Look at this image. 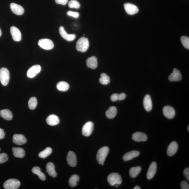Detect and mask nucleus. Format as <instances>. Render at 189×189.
<instances>
[{
	"label": "nucleus",
	"instance_id": "1",
	"mask_svg": "<svg viewBox=\"0 0 189 189\" xmlns=\"http://www.w3.org/2000/svg\"><path fill=\"white\" fill-rule=\"evenodd\" d=\"M89 46L88 40L84 37L81 38L77 41L76 49L77 51L82 52H86L89 48Z\"/></svg>",
	"mask_w": 189,
	"mask_h": 189
},
{
	"label": "nucleus",
	"instance_id": "2",
	"mask_svg": "<svg viewBox=\"0 0 189 189\" xmlns=\"http://www.w3.org/2000/svg\"><path fill=\"white\" fill-rule=\"evenodd\" d=\"M109 149L107 146L100 148L97 153L96 158L99 164L103 165L106 157L109 153Z\"/></svg>",
	"mask_w": 189,
	"mask_h": 189
},
{
	"label": "nucleus",
	"instance_id": "3",
	"mask_svg": "<svg viewBox=\"0 0 189 189\" xmlns=\"http://www.w3.org/2000/svg\"><path fill=\"white\" fill-rule=\"evenodd\" d=\"M108 182L112 186L120 185L122 183V178L118 173H113L110 174L107 178Z\"/></svg>",
	"mask_w": 189,
	"mask_h": 189
},
{
	"label": "nucleus",
	"instance_id": "4",
	"mask_svg": "<svg viewBox=\"0 0 189 189\" xmlns=\"http://www.w3.org/2000/svg\"><path fill=\"white\" fill-rule=\"evenodd\" d=\"M10 78V73L8 69L5 68L0 69V81L3 86L8 85Z\"/></svg>",
	"mask_w": 189,
	"mask_h": 189
},
{
	"label": "nucleus",
	"instance_id": "5",
	"mask_svg": "<svg viewBox=\"0 0 189 189\" xmlns=\"http://www.w3.org/2000/svg\"><path fill=\"white\" fill-rule=\"evenodd\" d=\"M21 182L16 179H10L5 181L3 187L5 189H16L19 188Z\"/></svg>",
	"mask_w": 189,
	"mask_h": 189
},
{
	"label": "nucleus",
	"instance_id": "6",
	"mask_svg": "<svg viewBox=\"0 0 189 189\" xmlns=\"http://www.w3.org/2000/svg\"><path fill=\"white\" fill-rule=\"evenodd\" d=\"M38 44L41 48L49 50L52 49L54 47V44L52 40L48 39H43L39 41Z\"/></svg>",
	"mask_w": 189,
	"mask_h": 189
},
{
	"label": "nucleus",
	"instance_id": "7",
	"mask_svg": "<svg viewBox=\"0 0 189 189\" xmlns=\"http://www.w3.org/2000/svg\"><path fill=\"white\" fill-rule=\"evenodd\" d=\"M94 128V124L92 122H88L85 124L82 128V133L84 136L88 137L91 135Z\"/></svg>",
	"mask_w": 189,
	"mask_h": 189
},
{
	"label": "nucleus",
	"instance_id": "8",
	"mask_svg": "<svg viewBox=\"0 0 189 189\" xmlns=\"http://www.w3.org/2000/svg\"><path fill=\"white\" fill-rule=\"evenodd\" d=\"M41 71V67L39 65L32 66L27 71V76L29 78H34L40 73Z\"/></svg>",
	"mask_w": 189,
	"mask_h": 189
},
{
	"label": "nucleus",
	"instance_id": "9",
	"mask_svg": "<svg viewBox=\"0 0 189 189\" xmlns=\"http://www.w3.org/2000/svg\"><path fill=\"white\" fill-rule=\"evenodd\" d=\"M124 8L126 13L130 15H134L139 11V9L138 7L135 5L131 3L125 4Z\"/></svg>",
	"mask_w": 189,
	"mask_h": 189
},
{
	"label": "nucleus",
	"instance_id": "10",
	"mask_svg": "<svg viewBox=\"0 0 189 189\" xmlns=\"http://www.w3.org/2000/svg\"><path fill=\"white\" fill-rule=\"evenodd\" d=\"M59 32L60 35L62 37L67 41H72L76 38V34H68L66 32L63 27H60L59 29Z\"/></svg>",
	"mask_w": 189,
	"mask_h": 189
},
{
	"label": "nucleus",
	"instance_id": "11",
	"mask_svg": "<svg viewBox=\"0 0 189 189\" xmlns=\"http://www.w3.org/2000/svg\"><path fill=\"white\" fill-rule=\"evenodd\" d=\"M163 113L165 117L170 119L173 118L175 115L174 108L168 106H165L163 108Z\"/></svg>",
	"mask_w": 189,
	"mask_h": 189
},
{
	"label": "nucleus",
	"instance_id": "12",
	"mask_svg": "<svg viewBox=\"0 0 189 189\" xmlns=\"http://www.w3.org/2000/svg\"><path fill=\"white\" fill-rule=\"evenodd\" d=\"M10 32L12 39L16 41H19L21 39V34L19 29L15 26H12L10 28Z\"/></svg>",
	"mask_w": 189,
	"mask_h": 189
},
{
	"label": "nucleus",
	"instance_id": "13",
	"mask_svg": "<svg viewBox=\"0 0 189 189\" xmlns=\"http://www.w3.org/2000/svg\"><path fill=\"white\" fill-rule=\"evenodd\" d=\"M67 160L70 166H76L77 165V158L76 154L73 151H69L67 157Z\"/></svg>",
	"mask_w": 189,
	"mask_h": 189
},
{
	"label": "nucleus",
	"instance_id": "14",
	"mask_svg": "<svg viewBox=\"0 0 189 189\" xmlns=\"http://www.w3.org/2000/svg\"><path fill=\"white\" fill-rule=\"evenodd\" d=\"M10 8L12 12L16 15H22L24 12V10L23 7L16 3H11Z\"/></svg>",
	"mask_w": 189,
	"mask_h": 189
},
{
	"label": "nucleus",
	"instance_id": "15",
	"mask_svg": "<svg viewBox=\"0 0 189 189\" xmlns=\"http://www.w3.org/2000/svg\"><path fill=\"white\" fill-rule=\"evenodd\" d=\"M170 81H180L182 79V76L180 71L178 69L174 68L173 73L170 75L168 78Z\"/></svg>",
	"mask_w": 189,
	"mask_h": 189
},
{
	"label": "nucleus",
	"instance_id": "16",
	"mask_svg": "<svg viewBox=\"0 0 189 189\" xmlns=\"http://www.w3.org/2000/svg\"><path fill=\"white\" fill-rule=\"evenodd\" d=\"M132 139L136 142H145L147 140L148 137L145 134L141 132H137L132 136Z\"/></svg>",
	"mask_w": 189,
	"mask_h": 189
},
{
	"label": "nucleus",
	"instance_id": "17",
	"mask_svg": "<svg viewBox=\"0 0 189 189\" xmlns=\"http://www.w3.org/2000/svg\"><path fill=\"white\" fill-rule=\"evenodd\" d=\"M157 170L156 163L155 162H152L150 165L147 173V178L148 179H151L153 177L156 172Z\"/></svg>",
	"mask_w": 189,
	"mask_h": 189
},
{
	"label": "nucleus",
	"instance_id": "18",
	"mask_svg": "<svg viewBox=\"0 0 189 189\" xmlns=\"http://www.w3.org/2000/svg\"><path fill=\"white\" fill-rule=\"evenodd\" d=\"M13 142L18 145H22L26 143L27 139L23 135L14 134L13 137Z\"/></svg>",
	"mask_w": 189,
	"mask_h": 189
},
{
	"label": "nucleus",
	"instance_id": "19",
	"mask_svg": "<svg viewBox=\"0 0 189 189\" xmlns=\"http://www.w3.org/2000/svg\"><path fill=\"white\" fill-rule=\"evenodd\" d=\"M87 66L92 69H95L98 67V59L96 57L92 56L87 58L86 60Z\"/></svg>",
	"mask_w": 189,
	"mask_h": 189
},
{
	"label": "nucleus",
	"instance_id": "20",
	"mask_svg": "<svg viewBox=\"0 0 189 189\" xmlns=\"http://www.w3.org/2000/svg\"><path fill=\"white\" fill-rule=\"evenodd\" d=\"M178 148L177 143L175 141H173L169 145L167 150V154L170 156H172L175 154L177 152Z\"/></svg>",
	"mask_w": 189,
	"mask_h": 189
},
{
	"label": "nucleus",
	"instance_id": "21",
	"mask_svg": "<svg viewBox=\"0 0 189 189\" xmlns=\"http://www.w3.org/2000/svg\"><path fill=\"white\" fill-rule=\"evenodd\" d=\"M143 104L144 107L146 111H151L152 108V103L151 96L149 95H146L145 96Z\"/></svg>",
	"mask_w": 189,
	"mask_h": 189
},
{
	"label": "nucleus",
	"instance_id": "22",
	"mask_svg": "<svg viewBox=\"0 0 189 189\" xmlns=\"http://www.w3.org/2000/svg\"><path fill=\"white\" fill-rule=\"evenodd\" d=\"M139 155L140 153L138 151H132L125 154L123 157V158L124 161H129L138 156Z\"/></svg>",
	"mask_w": 189,
	"mask_h": 189
},
{
	"label": "nucleus",
	"instance_id": "23",
	"mask_svg": "<svg viewBox=\"0 0 189 189\" xmlns=\"http://www.w3.org/2000/svg\"><path fill=\"white\" fill-rule=\"evenodd\" d=\"M46 122L49 126H55L59 124L60 120L57 116L52 114L47 117Z\"/></svg>",
	"mask_w": 189,
	"mask_h": 189
},
{
	"label": "nucleus",
	"instance_id": "24",
	"mask_svg": "<svg viewBox=\"0 0 189 189\" xmlns=\"http://www.w3.org/2000/svg\"><path fill=\"white\" fill-rule=\"evenodd\" d=\"M47 172L49 175L55 178L56 177L57 173L55 170V166L53 163L49 162L47 163L46 166Z\"/></svg>",
	"mask_w": 189,
	"mask_h": 189
},
{
	"label": "nucleus",
	"instance_id": "25",
	"mask_svg": "<svg viewBox=\"0 0 189 189\" xmlns=\"http://www.w3.org/2000/svg\"><path fill=\"white\" fill-rule=\"evenodd\" d=\"M13 153L14 157L23 158L25 155V152L23 148L14 147L12 148Z\"/></svg>",
	"mask_w": 189,
	"mask_h": 189
},
{
	"label": "nucleus",
	"instance_id": "26",
	"mask_svg": "<svg viewBox=\"0 0 189 189\" xmlns=\"http://www.w3.org/2000/svg\"><path fill=\"white\" fill-rule=\"evenodd\" d=\"M0 115L3 118L6 120H11L13 118L12 113L9 109L1 110L0 111Z\"/></svg>",
	"mask_w": 189,
	"mask_h": 189
},
{
	"label": "nucleus",
	"instance_id": "27",
	"mask_svg": "<svg viewBox=\"0 0 189 189\" xmlns=\"http://www.w3.org/2000/svg\"><path fill=\"white\" fill-rule=\"evenodd\" d=\"M117 113V108L114 106L110 107L106 111V115L108 118L113 119L116 116Z\"/></svg>",
	"mask_w": 189,
	"mask_h": 189
},
{
	"label": "nucleus",
	"instance_id": "28",
	"mask_svg": "<svg viewBox=\"0 0 189 189\" xmlns=\"http://www.w3.org/2000/svg\"><path fill=\"white\" fill-rule=\"evenodd\" d=\"M142 168L140 166H136L133 167L130 169L129 170V174L130 177L132 178H135L140 173Z\"/></svg>",
	"mask_w": 189,
	"mask_h": 189
},
{
	"label": "nucleus",
	"instance_id": "29",
	"mask_svg": "<svg viewBox=\"0 0 189 189\" xmlns=\"http://www.w3.org/2000/svg\"><path fill=\"white\" fill-rule=\"evenodd\" d=\"M80 180V178L77 174L71 176L69 180V184L71 188H74L78 185V182Z\"/></svg>",
	"mask_w": 189,
	"mask_h": 189
},
{
	"label": "nucleus",
	"instance_id": "30",
	"mask_svg": "<svg viewBox=\"0 0 189 189\" xmlns=\"http://www.w3.org/2000/svg\"><path fill=\"white\" fill-rule=\"evenodd\" d=\"M32 172L33 173L36 174L38 176L40 179L43 181L46 180V177L45 174L41 171L39 167L36 166L32 169Z\"/></svg>",
	"mask_w": 189,
	"mask_h": 189
},
{
	"label": "nucleus",
	"instance_id": "31",
	"mask_svg": "<svg viewBox=\"0 0 189 189\" xmlns=\"http://www.w3.org/2000/svg\"><path fill=\"white\" fill-rule=\"evenodd\" d=\"M57 88L58 91H66L68 90L69 88V84L65 81H61L57 84Z\"/></svg>",
	"mask_w": 189,
	"mask_h": 189
},
{
	"label": "nucleus",
	"instance_id": "32",
	"mask_svg": "<svg viewBox=\"0 0 189 189\" xmlns=\"http://www.w3.org/2000/svg\"><path fill=\"white\" fill-rule=\"evenodd\" d=\"M126 98V95L124 93H122L120 94L117 93H114L111 97V101L113 102H116L117 101H122L124 100Z\"/></svg>",
	"mask_w": 189,
	"mask_h": 189
},
{
	"label": "nucleus",
	"instance_id": "33",
	"mask_svg": "<svg viewBox=\"0 0 189 189\" xmlns=\"http://www.w3.org/2000/svg\"><path fill=\"white\" fill-rule=\"evenodd\" d=\"M99 81L101 84L103 85H107L110 83V77L106 73H102L101 75V78L99 79Z\"/></svg>",
	"mask_w": 189,
	"mask_h": 189
},
{
	"label": "nucleus",
	"instance_id": "34",
	"mask_svg": "<svg viewBox=\"0 0 189 189\" xmlns=\"http://www.w3.org/2000/svg\"><path fill=\"white\" fill-rule=\"evenodd\" d=\"M52 152V148L50 147H47L46 148L44 151L40 152L39 154V156L41 158L45 159L46 158L50 155Z\"/></svg>",
	"mask_w": 189,
	"mask_h": 189
},
{
	"label": "nucleus",
	"instance_id": "35",
	"mask_svg": "<svg viewBox=\"0 0 189 189\" xmlns=\"http://www.w3.org/2000/svg\"><path fill=\"white\" fill-rule=\"evenodd\" d=\"M37 103V100L35 97H32L29 101L28 105L29 108L31 110L35 109Z\"/></svg>",
	"mask_w": 189,
	"mask_h": 189
},
{
	"label": "nucleus",
	"instance_id": "36",
	"mask_svg": "<svg viewBox=\"0 0 189 189\" xmlns=\"http://www.w3.org/2000/svg\"><path fill=\"white\" fill-rule=\"evenodd\" d=\"M181 41L183 45L185 48L188 49H189V38L188 36H182L181 39Z\"/></svg>",
	"mask_w": 189,
	"mask_h": 189
},
{
	"label": "nucleus",
	"instance_id": "37",
	"mask_svg": "<svg viewBox=\"0 0 189 189\" xmlns=\"http://www.w3.org/2000/svg\"><path fill=\"white\" fill-rule=\"evenodd\" d=\"M68 6L69 8H71L78 9L80 8V4L76 0H71L69 2Z\"/></svg>",
	"mask_w": 189,
	"mask_h": 189
},
{
	"label": "nucleus",
	"instance_id": "38",
	"mask_svg": "<svg viewBox=\"0 0 189 189\" xmlns=\"http://www.w3.org/2000/svg\"><path fill=\"white\" fill-rule=\"evenodd\" d=\"M8 156L6 153L0 154V164L6 162L8 160Z\"/></svg>",
	"mask_w": 189,
	"mask_h": 189
},
{
	"label": "nucleus",
	"instance_id": "39",
	"mask_svg": "<svg viewBox=\"0 0 189 189\" xmlns=\"http://www.w3.org/2000/svg\"><path fill=\"white\" fill-rule=\"evenodd\" d=\"M68 15L72 16L74 18H78L79 16V14L78 12H73L72 11H68L67 12Z\"/></svg>",
	"mask_w": 189,
	"mask_h": 189
},
{
	"label": "nucleus",
	"instance_id": "40",
	"mask_svg": "<svg viewBox=\"0 0 189 189\" xmlns=\"http://www.w3.org/2000/svg\"><path fill=\"white\" fill-rule=\"evenodd\" d=\"M180 186L181 189H189V185L188 183L186 181H182L181 183Z\"/></svg>",
	"mask_w": 189,
	"mask_h": 189
},
{
	"label": "nucleus",
	"instance_id": "41",
	"mask_svg": "<svg viewBox=\"0 0 189 189\" xmlns=\"http://www.w3.org/2000/svg\"><path fill=\"white\" fill-rule=\"evenodd\" d=\"M68 0H55L56 2L58 4L65 5L67 4Z\"/></svg>",
	"mask_w": 189,
	"mask_h": 189
},
{
	"label": "nucleus",
	"instance_id": "42",
	"mask_svg": "<svg viewBox=\"0 0 189 189\" xmlns=\"http://www.w3.org/2000/svg\"><path fill=\"white\" fill-rule=\"evenodd\" d=\"M183 174L188 180L189 181V168H185L183 171Z\"/></svg>",
	"mask_w": 189,
	"mask_h": 189
},
{
	"label": "nucleus",
	"instance_id": "43",
	"mask_svg": "<svg viewBox=\"0 0 189 189\" xmlns=\"http://www.w3.org/2000/svg\"><path fill=\"white\" fill-rule=\"evenodd\" d=\"M5 136V133L4 130L0 128V139L4 138Z\"/></svg>",
	"mask_w": 189,
	"mask_h": 189
},
{
	"label": "nucleus",
	"instance_id": "44",
	"mask_svg": "<svg viewBox=\"0 0 189 189\" xmlns=\"http://www.w3.org/2000/svg\"><path fill=\"white\" fill-rule=\"evenodd\" d=\"M141 188L140 187H139L138 186H135L134 188H133V189H141Z\"/></svg>",
	"mask_w": 189,
	"mask_h": 189
},
{
	"label": "nucleus",
	"instance_id": "45",
	"mask_svg": "<svg viewBox=\"0 0 189 189\" xmlns=\"http://www.w3.org/2000/svg\"><path fill=\"white\" fill-rule=\"evenodd\" d=\"M1 29H0V36H1Z\"/></svg>",
	"mask_w": 189,
	"mask_h": 189
},
{
	"label": "nucleus",
	"instance_id": "46",
	"mask_svg": "<svg viewBox=\"0 0 189 189\" xmlns=\"http://www.w3.org/2000/svg\"><path fill=\"white\" fill-rule=\"evenodd\" d=\"M188 131H189V126H188Z\"/></svg>",
	"mask_w": 189,
	"mask_h": 189
},
{
	"label": "nucleus",
	"instance_id": "47",
	"mask_svg": "<svg viewBox=\"0 0 189 189\" xmlns=\"http://www.w3.org/2000/svg\"><path fill=\"white\" fill-rule=\"evenodd\" d=\"M0 151H1V148H0Z\"/></svg>",
	"mask_w": 189,
	"mask_h": 189
}]
</instances>
